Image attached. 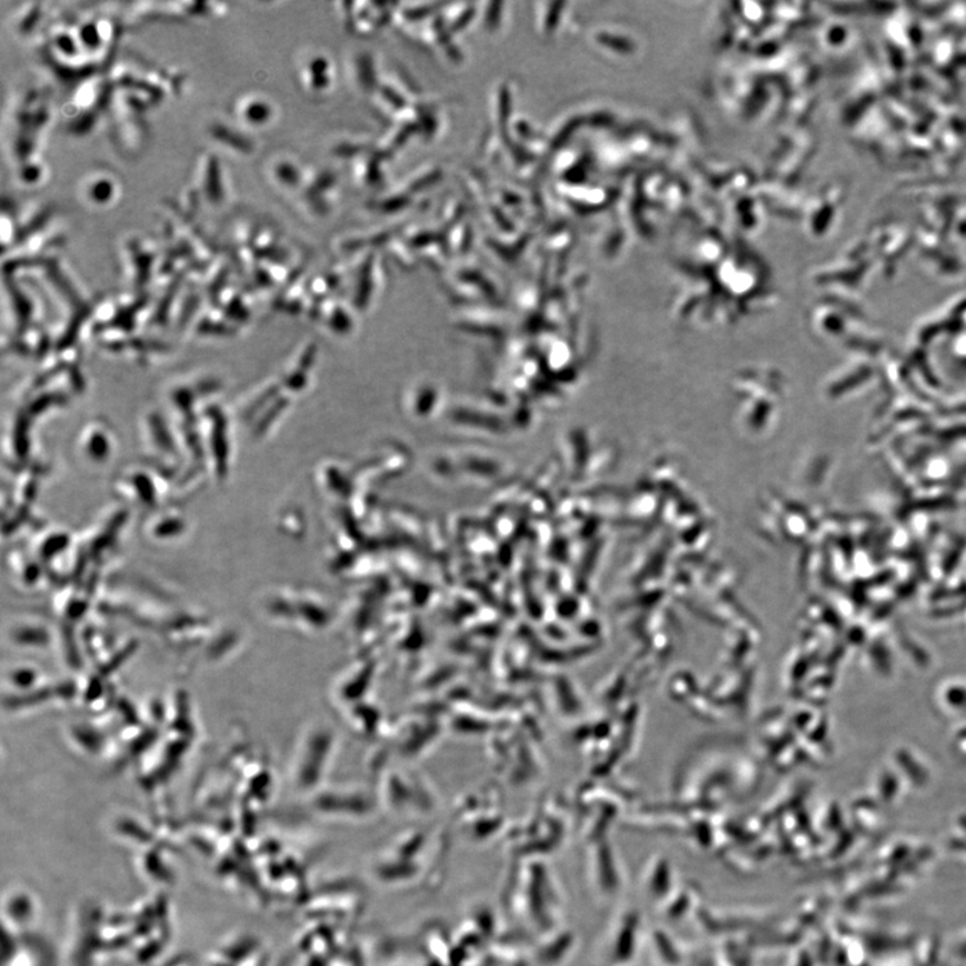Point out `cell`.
<instances>
[{
	"mask_svg": "<svg viewBox=\"0 0 966 966\" xmlns=\"http://www.w3.org/2000/svg\"><path fill=\"white\" fill-rule=\"evenodd\" d=\"M237 114L245 125L261 127L270 121L271 107L259 96H246L238 103Z\"/></svg>",
	"mask_w": 966,
	"mask_h": 966,
	"instance_id": "1",
	"label": "cell"
},
{
	"mask_svg": "<svg viewBox=\"0 0 966 966\" xmlns=\"http://www.w3.org/2000/svg\"><path fill=\"white\" fill-rule=\"evenodd\" d=\"M114 191V181L109 177H102V175L93 177L86 185V197L94 206H107V203L112 202L116 197Z\"/></svg>",
	"mask_w": 966,
	"mask_h": 966,
	"instance_id": "2",
	"label": "cell"
}]
</instances>
